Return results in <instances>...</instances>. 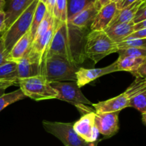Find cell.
<instances>
[{
  "instance_id": "cell-1",
  "label": "cell",
  "mask_w": 146,
  "mask_h": 146,
  "mask_svg": "<svg viewBox=\"0 0 146 146\" xmlns=\"http://www.w3.org/2000/svg\"><path fill=\"white\" fill-rule=\"evenodd\" d=\"M90 28H79L54 19V31L47 54H55L78 66L86 59L85 44Z\"/></svg>"
},
{
  "instance_id": "cell-2",
  "label": "cell",
  "mask_w": 146,
  "mask_h": 146,
  "mask_svg": "<svg viewBox=\"0 0 146 146\" xmlns=\"http://www.w3.org/2000/svg\"><path fill=\"white\" fill-rule=\"evenodd\" d=\"M78 66L55 54H47L41 65V74L50 84L52 82L76 81Z\"/></svg>"
},
{
  "instance_id": "cell-3",
  "label": "cell",
  "mask_w": 146,
  "mask_h": 146,
  "mask_svg": "<svg viewBox=\"0 0 146 146\" xmlns=\"http://www.w3.org/2000/svg\"><path fill=\"white\" fill-rule=\"evenodd\" d=\"M118 51L116 43L111 40L104 31H90L87 34L85 44L86 56L95 64Z\"/></svg>"
},
{
  "instance_id": "cell-4",
  "label": "cell",
  "mask_w": 146,
  "mask_h": 146,
  "mask_svg": "<svg viewBox=\"0 0 146 146\" xmlns=\"http://www.w3.org/2000/svg\"><path fill=\"white\" fill-rule=\"evenodd\" d=\"M19 89L26 97L35 101L56 98L57 92L43 75L17 79Z\"/></svg>"
},
{
  "instance_id": "cell-5",
  "label": "cell",
  "mask_w": 146,
  "mask_h": 146,
  "mask_svg": "<svg viewBox=\"0 0 146 146\" xmlns=\"http://www.w3.org/2000/svg\"><path fill=\"white\" fill-rule=\"evenodd\" d=\"M38 1V0H34L32 4L11 24L1 36L4 46L8 52H9L14 44L30 29Z\"/></svg>"
},
{
  "instance_id": "cell-6",
  "label": "cell",
  "mask_w": 146,
  "mask_h": 146,
  "mask_svg": "<svg viewBox=\"0 0 146 146\" xmlns=\"http://www.w3.org/2000/svg\"><path fill=\"white\" fill-rule=\"evenodd\" d=\"M71 123L53 122L43 121L42 125L46 131L61 141L64 146H97L98 141L87 143L75 132Z\"/></svg>"
},
{
  "instance_id": "cell-7",
  "label": "cell",
  "mask_w": 146,
  "mask_h": 146,
  "mask_svg": "<svg viewBox=\"0 0 146 146\" xmlns=\"http://www.w3.org/2000/svg\"><path fill=\"white\" fill-rule=\"evenodd\" d=\"M52 88L57 92V99L66 101L75 106L78 105H92L91 101L84 95L76 81L52 82Z\"/></svg>"
},
{
  "instance_id": "cell-8",
  "label": "cell",
  "mask_w": 146,
  "mask_h": 146,
  "mask_svg": "<svg viewBox=\"0 0 146 146\" xmlns=\"http://www.w3.org/2000/svg\"><path fill=\"white\" fill-rule=\"evenodd\" d=\"M119 113H95L94 122L98 132L106 138L115 135L119 131Z\"/></svg>"
},
{
  "instance_id": "cell-9",
  "label": "cell",
  "mask_w": 146,
  "mask_h": 146,
  "mask_svg": "<svg viewBox=\"0 0 146 146\" xmlns=\"http://www.w3.org/2000/svg\"><path fill=\"white\" fill-rule=\"evenodd\" d=\"M95 112H90L86 113L75 122L73 128L75 132L87 143H95L98 138V130L96 127Z\"/></svg>"
},
{
  "instance_id": "cell-10",
  "label": "cell",
  "mask_w": 146,
  "mask_h": 146,
  "mask_svg": "<svg viewBox=\"0 0 146 146\" xmlns=\"http://www.w3.org/2000/svg\"><path fill=\"white\" fill-rule=\"evenodd\" d=\"M118 71L115 61L108 66L98 68H79L77 71L76 84L80 88L104 75Z\"/></svg>"
},
{
  "instance_id": "cell-11",
  "label": "cell",
  "mask_w": 146,
  "mask_h": 146,
  "mask_svg": "<svg viewBox=\"0 0 146 146\" xmlns=\"http://www.w3.org/2000/svg\"><path fill=\"white\" fill-rule=\"evenodd\" d=\"M15 63L17 66V79L41 75V65L30 50L23 58L17 60Z\"/></svg>"
},
{
  "instance_id": "cell-12",
  "label": "cell",
  "mask_w": 146,
  "mask_h": 146,
  "mask_svg": "<svg viewBox=\"0 0 146 146\" xmlns=\"http://www.w3.org/2000/svg\"><path fill=\"white\" fill-rule=\"evenodd\" d=\"M117 10L116 3L114 1H111L100 9L90 27L91 31H104L109 27Z\"/></svg>"
},
{
  "instance_id": "cell-13",
  "label": "cell",
  "mask_w": 146,
  "mask_h": 146,
  "mask_svg": "<svg viewBox=\"0 0 146 146\" xmlns=\"http://www.w3.org/2000/svg\"><path fill=\"white\" fill-rule=\"evenodd\" d=\"M95 113H114L120 112L121 110L129 107V99L124 93L118 96L110 98L106 101H100L92 104Z\"/></svg>"
},
{
  "instance_id": "cell-14",
  "label": "cell",
  "mask_w": 146,
  "mask_h": 146,
  "mask_svg": "<svg viewBox=\"0 0 146 146\" xmlns=\"http://www.w3.org/2000/svg\"><path fill=\"white\" fill-rule=\"evenodd\" d=\"M34 0H5L4 11L7 29L32 4Z\"/></svg>"
},
{
  "instance_id": "cell-15",
  "label": "cell",
  "mask_w": 146,
  "mask_h": 146,
  "mask_svg": "<svg viewBox=\"0 0 146 146\" xmlns=\"http://www.w3.org/2000/svg\"><path fill=\"white\" fill-rule=\"evenodd\" d=\"M32 42L33 38L29 29L13 46L9 52L8 61L16 62L17 60L23 58L29 51Z\"/></svg>"
},
{
  "instance_id": "cell-16",
  "label": "cell",
  "mask_w": 146,
  "mask_h": 146,
  "mask_svg": "<svg viewBox=\"0 0 146 146\" xmlns=\"http://www.w3.org/2000/svg\"><path fill=\"white\" fill-rule=\"evenodd\" d=\"M134 23L132 21L129 22L121 23L107 27L104 31L115 43H119L123 41L126 37L134 31Z\"/></svg>"
},
{
  "instance_id": "cell-17",
  "label": "cell",
  "mask_w": 146,
  "mask_h": 146,
  "mask_svg": "<svg viewBox=\"0 0 146 146\" xmlns=\"http://www.w3.org/2000/svg\"><path fill=\"white\" fill-rule=\"evenodd\" d=\"M98 10L94 4L88 6L67 22L79 28H90Z\"/></svg>"
},
{
  "instance_id": "cell-18",
  "label": "cell",
  "mask_w": 146,
  "mask_h": 146,
  "mask_svg": "<svg viewBox=\"0 0 146 146\" xmlns=\"http://www.w3.org/2000/svg\"><path fill=\"white\" fill-rule=\"evenodd\" d=\"M145 0H138L123 9L117 10L116 14L111 21L109 27L115 25V24L129 22V21H132L138 7L141 6L143 2H145Z\"/></svg>"
},
{
  "instance_id": "cell-19",
  "label": "cell",
  "mask_w": 146,
  "mask_h": 146,
  "mask_svg": "<svg viewBox=\"0 0 146 146\" xmlns=\"http://www.w3.org/2000/svg\"><path fill=\"white\" fill-rule=\"evenodd\" d=\"M144 62H146V57L119 56L115 61L118 71H129L131 74L135 72Z\"/></svg>"
},
{
  "instance_id": "cell-20",
  "label": "cell",
  "mask_w": 146,
  "mask_h": 146,
  "mask_svg": "<svg viewBox=\"0 0 146 146\" xmlns=\"http://www.w3.org/2000/svg\"><path fill=\"white\" fill-rule=\"evenodd\" d=\"M95 1L96 0H66L68 21L88 6L94 4Z\"/></svg>"
},
{
  "instance_id": "cell-21",
  "label": "cell",
  "mask_w": 146,
  "mask_h": 146,
  "mask_svg": "<svg viewBox=\"0 0 146 146\" xmlns=\"http://www.w3.org/2000/svg\"><path fill=\"white\" fill-rule=\"evenodd\" d=\"M0 80L17 83V66L15 62L8 61L0 66Z\"/></svg>"
},
{
  "instance_id": "cell-22",
  "label": "cell",
  "mask_w": 146,
  "mask_h": 146,
  "mask_svg": "<svg viewBox=\"0 0 146 146\" xmlns=\"http://www.w3.org/2000/svg\"><path fill=\"white\" fill-rule=\"evenodd\" d=\"M46 13V8L45 4L38 1L36 7L35 11H34V16H33L31 27H30V32L32 36L33 40H34V36H35L38 26L40 25V24L45 17Z\"/></svg>"
},
{
  "instance_id": "cell-23",
  "label": "cell",
  "mask_w": 146,
  "mask_h": 146,
  "mask_svg": "<svg viewBox=\"0 0 146 146\" xmlns=\"http://www.w3.org/2000/svg\"><path fill=\"white\" fill-rule=\"evenodd\" d=\"M128 99H129V107L135 108L141 112L143 115V121L144 124H145L146 91L136 94Z\"/></svg>"
},
{
  "instance_id": "cell-24",
  "label": "cell",
  "mask_w": 146,
  "mask_h": 146,
  "mask_svg": "<svg viewBox=\"0 0 146 146\" xmlns=\"http://www.w3.org/2000/svg\"><path fill=\"white\" fill-rule=\"evenodd\" d=\"M25 98L27 97L24 95L22 91L20 89L8 93V94L4 93L2 96H0V112L8 106L17 102L20 100L24 99Z\"/></svg>"
},
{
  "instance_id": "cell-25",
  "label": "cell",
  "mask_w": 146,
  "mask_h": 146,
  "mask_svg": "<svg viewBox=\"0 0 146 146\" xmlns=\"http://www.w3.org/2000/svg\"><path fill=\"white\" fill-rule=\"evenodd\" d=\"M53 17L59 22H67V2L66 0H56Z\"/></svg>"
},
{
  "instance_id": "cell-26",
  "label": "cell",
  "mask_w": 146,
  "mask_h": 146,
  "mask_svg": "<svg viewBox=\"0 0 146 146\" xmlns=\"http://www.w3.org/2000/svg\"><path fill=\"white\" fill-rule=\"evenodd\" d=\"M146 91V79L145 78H135V80L124 92L128 98L136 94Z\"/></svg>"
},
{
  "instance_id": "cell-27",
  "label": "cell",
  "mask_w": 146,
  "mask_h": 146,
  "mask_svg": "<svg viewBox=\"0 0 146 146\" xmlns=\"http://www.w3.org/2000/svg\"><path fill=\"white\" fill-rule=\"evenodd\" d=\"M118 50L131 48H146V38H125L123 41L117 43Z\"/></svg>"
},
{
  "instance_id": "cell-28",
  "label": "cell",
  "mask_w": 146,
  "mask_h": 146,
  "mask_svg": "<svg viewBox=\"0 0 146 146\" xmlns=\"http://www.w3.org/2000/svg\"><path fill=\"white\" fill-rule=\"evenodd\" d=\"M119 56L131 57H146V48H131L126 49L118 50Z\"/></svg>"
},
{
  "instance_id": "cell-29",
  "label": "cell",
  "mask_w": 146,
  "mask_h": 146,
  "mask_svg": "<svg viewBox=\"0 0 146 146\" xmlns=\"http://www.w3.org/2000/svg\"><path fill=\"white\" fill-rule=\"evenodd\" d=\"M146 1L143 2L138 7V10L134 15L132 21L134 24L141 22V21L146 20Z\"/></svg>"
},
{
  "instance_id": "cell-30",
  "label": "cell",
  "mask_w": 146,
  "mask_h": 146,
  "mask_svg": "<svg viewBox=\"0 0 146 146\" xmlns=\"http://www.w3.org/2000/svg\"><path fill=\"white\" fill-rule=\"evenodd\" d=\"M9 52L4 46L2 38H0V66L8 62Z\"/></svg>"
},
{
  "instance_id": "cell-31",
  "label": "cell",
  "mask_w": 146,
  "mask_h": 146,
  "mask_svg": "<svg viewBox=\"0 0 146 146\" xmlns=\"http://www.w3.org/2000/svg\"><path fill=\"white\" fill-rule=\"evenodd\" d=\"M133 75L135 76V78H145L146 76V62L141 64L138 69L133 73Z\"/></svg>"
},
{
  "instance_id": "cell-32",
  "label": "cell",
  "mask_w": 146,
  "mask_h": 146,
  "mask_svg": "<svg viewBox=\"0 0 146 146\" xmlns=\"http://www.w3.org/2000/svg\"><path fill=\"white\" fill-rule=\"evenodd\" d=\"M126 38H146V29H143L138 30V31H135L130 34Z\"/></svg>"
},
{
  "instance_id": "cell-33",
  "label": "cell",
  "mask_w": 146,
  "mask_h": 146,
  "mask_svg": "<svg viewBox=\"0 0 146 146\" xmlns=\"http://www.w3.org/2000/svg\"><path fill=\"white\" fill-rule=\"evenodd\" d=\"M136 1H138V0H120L118 2L116 3L117 9L118 10L123 9L128 7V6L132 4L133 3H134Z\"/></svg>"
},
{
  "instance_id": "cell-34",
  "label": "cell",
  "mask_w": 146,
  "mask_h": 146,
  "mask_svg": "<svg viewBox=\"0 0 146 146\" xmlns=\"http://www.w3.org/2000/svg\"><path fill=\"white\" fill-rule=\"evenodd\" d=\"M7 30L6 26V17L4 11H0V32L4 34Z\"/></svg>"
},
{
  "instance_id": "cell-35",
  "label": "cell",
  "mask_w": 146,
  "mask_h": 146,
  "mask_svg": "<svg viewBox=\"0 0 146 146\" xmlns=\"http://www.w3.org/2000/svg\"><path fill=\"white\" fill-rule=\"evenodd\" d=\"M56 0H46L45 6L46 8V11L49 13L51 15L53 16V12H54V6H55Z\"/></svg>"
},
{
  "instance_id": "cell-36",
  "label": "cell",
  "mask_w": 146,
  "mask_h": 146,
  "mask_svg": "<svg viewBox=\"0 0 146 146\" xmlns=\"http://www.w3.org/2000/svg\"><path fill=\"white\" fill-rule=\"evenodd\" d=\"M111 1H112V0H96L95 2H94V5L96 6L97 9L99 10L103 7L109 4Z\"/></svg>"
},
{
  "instance_id": "cell-37",
  "label": "cell",
  "mask_w": 146,
  "mask_h": 146,
  "mask_svg": "<svg viewBox=\"0 0 146 146\" xmlns=\"http://www.w3.org/2000/svg\"><path fill=\"white\" fill-rule=\"evenodd\" d=\"M17 83L16 81H2L0 80V88H8L9 87L11 86L16 85Z\"/></svg>"
},
{
  "instance_id": "cell-38",
  "label": "cell",
  "mask_w": 146,
  "mask_h": 146,
  "mask_svg": "<svg viewBox=\"0 0 146 146\" xmlns=\"http://www.w3.org/2000/svg\"><path fill=\"white\" fill-rule=\"evenodd\" d=\"M143 29H146V20L145 21H141V22L136 23V24H134L133 25L134 31Z\"/></svg>"
},
{
  "instance_id": "cell-39",
  "label": "cell",
  "mask_w": 146,
  "mask_h": 146,
  "mask_svg": "<svg viewBox=\"0 0 146 146\" xmlns=\"http://www.w3.org/2000/svg\"><path fill=\"white\" fill-rule=\"evenodd\" d=\"M4 5H5V0H0V11H4Z\"/></svg>"
},
{
  "instance_id": "cell-40",
  "label": "cell",
  "mask_w": 146,
  "mask_h": 146,
  "mask_svg": "<svg viewBox=\"0 0 146 146\" xmlns=\"http://www.w3.org/2000/svg\"><path fill=\"white\" fill-rule=\"evenodd\" d=\"M6 89H7V88H0V96H2L3 94H4V91H5Z\"/></svg>"
},
{
  "instance_id": "cell-41",
  "label": "cell",
  "mask_w": 146,
  "mask_h": 146,
  "mask_svg": "<svg viewBox=\"0 0 146 146\" xmlns=\"http://www.w3.org/2000/svg\"><path fill=\"white\" fill-rule=\"evenodd\" d=\"M39 1H41V3H43V4H45L46 2V0H38Z\"/></svg>"
},
{
  "instance_id": "cell-42",
  "label": "cell",
  "mask_w": 146,
  "mask_h": 146,
  "mask_svg": "<svg viewBox=\"0 0 146 146\" xmlns=\"http://www.w3.org/2000/svg\"><path fill=\"white\" fill-rule=\"evenodd\" d=\"M2 35H3V33H1V32H0V38H1V36H2Z\"/></svg>"
}]
</instances>
